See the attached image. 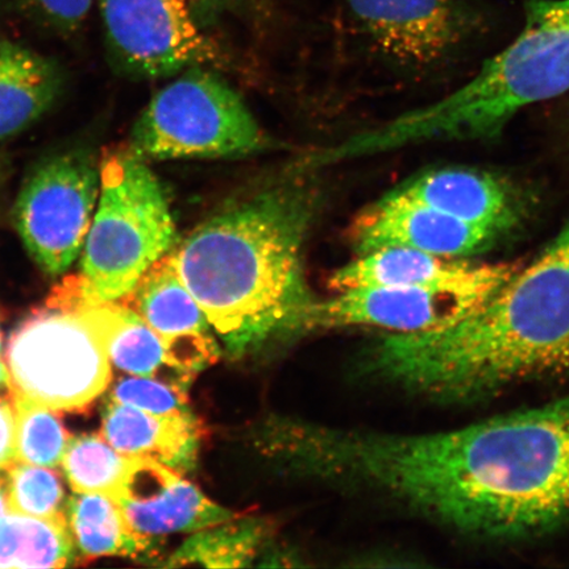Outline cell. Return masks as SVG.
Here are the masks:
<instances>
[{
  "label": "cell",
  "mask_w": 569,
  "mask_h": 569,
  "mask_svg": "<svg viewBox=\"0 0 569 569\" xmlns=\"http://www.w3.org/2000/svg\"><path fill=\"white\" fill-rule=\"evenodd\" d=\"M66 518L73 540L76 566L101 557L152 559L153 547L128 526L118 502L101 493H78L66 505Z\"/></svg>",
  "instance_id": "20"
},
{
  "label": "cell",
  "mask_w": 569,
  "mask_h": 569,
  "mask_svg": "<svg viewBox=\"0 0 569 569\" xmlns=\"http://www.w3.org/2000/svg\"><path fill=\"white\" fill-rule=\"evenodd\" d=\"M569 91V0H528L518 38L440 101L358 137L362 153L496 137L519 112Z\"/></svg>",
  "instance_id": "4"
},
{
  "label": "cell",
  "mask_w": 569,
  "mask_h": 569,
  "mask_svg": "<svg viewBox=\"0 0 569 569\" xmlns=\"http://www.w3.org/2000/svg\"><path fill=\"white\" fill-rule=\"evenodd\" d=\"M76 565L66 516L7 515L0 521V569L63 568Z\"/></svg>",
  "instance_id": "21"
},
{
  "label": "cell",
  "mask_w": 569,
  "mask_h": 569,
  "mask_svg": "<svg viewBox=\"0 0 569 569\" xmlns=\"http://www.w3.org/2000/svg\"><path fill=\"white\" fill-rule=\"evenodd\" d=\"M132 461L102 437L80 436L70 439L61 466L76 493H101L116 500Z\"/></svg>",
  "instance_id": "23"
},
{
  "label": "cell",
  "mask_w": 569,
  "mask_h": 569,
  "mask_svg": "<svg viewBox=\"0 0 569 569\" xmlns=\"http://www.w3.org/2000/svg\"><path fill=\"white\" fill-rule=\"evenodd\" d=\"M10 513L9 493H7V482L4 471L0 476V521Z\"/></svg>",
  "instance_id": "30"
},
{
  "label": "cell",
  "mask_w": 569,
  "mask_h": 569,
  "mask_svg": "<svg viewBox=\"0 0 569 569\" xmlns=\"http://www.w3.org/2000/svg\"><path fill=\"white\" fill-rule=\"evenodd\" d=\"M517 270L511 266H475L462 259L443 258L417 249L387 247L360 254L358 260L338 269L331 277L330 287L337 291L365 287H502Z\"/></svg>",
  "instance_id": "14"
},
{
  "label": "cell",
  "mask_w": 569,
  "mask_h": 569,
  "mask_svg": "<svg viewBox=\"0 0 569 569\" xmlns=\"http://www.w3.org/2000/svg\"><path fill=\"white\" fill-rule=\"evenodd\" d=\"M3 471L11 513L39 518L66 516V492L59 473L18 460Z\"/></svg>",
  "instance_id": "25"
},
{
  "label": "cell",
  "mask_w": 569,
  "mask_h": 569,
  "mask_svg": "<svg viewBox=\"0 0 569 569\" xmlns=\"http://www.w3.org/2000/svg\"><path fill=\"white\" fill-rule=\"evenodd\" d=\"M101 308L106 351L113 367L189 390L196 376L170 361L163 339L144 319L119 301H103Z\"/></svg>",
  "instance_id": "19"
},
{
  "label": "cell",
  "mask_w": 569,
  "mask_h": 569,
  "mask_svg": "<svg viewBox=\"0 0 569 569\" xmlns=\"http://www.w3.org/2000/svg\"><path fill=\"white\" fill-rule=\"evenodd\" d=\"M500 234L405 201L393 193L362 211L352 227V241L359 254L380 248L405 247L443 258L462 259L487 251Z\"/></svg>",
  "instance_id": "13"
},
{
  "label": "cell",
  "mask_w": 569,
  "mask_h": 569,
  "mask_svg": "<svg viewBox=\"0 0 569 569\" xmlns=\"http://www.w3.org/2000/svg\"><path fill=\"white\" fill-rule=\"evenodd\" d=\"M176 223L158 176L137 153L101 162V190L82 249V276L103 301H118L174 246Z\"/></svg>",
  "instance_id": "5"
},
{
  "label": "cell",
  "mask_w": 569,
  "mask_h": 569,
  "mask_svg": "<svg viewBox=\"0 0 569 569\" xmlns=\"http://www.w3.org/2000/svg\"><path fill=\"white\" fill-rule=\"evenodd\" d=\"M377 372L411 390L465 401L569 369V222L536 261L487 301L437 329L391 332Z\"/></svg>",
  "instance_id": "2"
},
{
  "label": "cell",
  "mask_w": 569,
  "mask_h": 569,
  "mask_svg": "<svg viewBox=\"0 0 569 569\" xmlns=\"http://www.w3.org/2000/svg\"><path fill=\"white\" fill-rule=\"evenodd\" d=\"M316 204L305 188L269 190L216 213L170 251L231 359L302 327L315 302L302 248Z\"/></svg>",
  "instance_id": "3"
},
{
  "label": "cell",
  "mask_w": 569,
  "mask_h": 569,
  "mask_svg": "<svg viewBox=\"0 0 569 569\" xmlns=\"http://www.w3.org/2000/svg\"><path fill=\"white\" fill-rule=\"evenodd\" d=\"M130 529L154 549L159 539L238 518L160 461L133 458L116 498Z\"/></svg>",
  "instance_id": "11"
},
{
  "label": "cell",
  "mask_w": 569,
  "mask_h": 569,
  "mask_svg": "<svg viewBox=\"0 0 569 569\" xmlns=\"http://www.w3.org/2000/svg\"><path fill=\"white\" fill-rule=\"evenodd\" d=\"M54 63L24 47L0 41V141L17 137L51 109L60 94Z\"/></svg>",
  "instance_id": "17"
},
{
  "label": "cell",
  "mask_w": 569,
  "mask_h": 569,
  "mask_svg": "<svg viewBox=\"0 0 569 569\" xmlns=\"http://www.w3.org/2000/svg\"><path fill=\"white\" fill-rule=\"evenodd\" d=\"M202 427L193 416H154L110 400L102 412L101 437L120 453L162 462L177 472L197 465Z\"/></svg>",
  "instance_id": "16"
},
{
  "label": "cell",
  "mask_w": 569,
  "mask_h": 569,
  "mask_svg": "<svg viewBox=\"0 0 569 569\" xmlns=\"http://www.w3.org/2000/svg\"><path fill=\"white\" fill-rule=\"evenodd\" d=\"M390 193L500 233L513 229L521 213L515 191L507 182L475 169L431 170Z\"/></svg>",
  "instance_id": "15"
},
{
  "label": "cell",
  "mask_w": 569,
  "mask_h": 569,
  "mask_svg": "<svg viewBox=\"0 0 569 569\" xmlns=\"http://www.w3.org/2000/svg\"><path fill=\"white\" fill-rule=\"evenodd\" d=\"M107 47L134 78H163L218 59L190 0H98Z\"/></svg>",
  "instance_id": "9"
},
{
  "label": "cell",
  "mask_w": 569,
  "mask_h": 569,
  "mask_svg": "<svg viewBox=\"0 0 569 569\" xmlns=\"http://www.w3.org/2000/svg\"><path fill=\"white\" fill-rule=\"evenodd\" d=\"M501 287L465 288L365 287L340 291L325 302H312L302 327H380L393 332L437 329L487 301Z\"/></svg>",
  "instance_id": "10"
},
{
  "label": "cell",
  "mask_w": 569,
  "mask_h": 569,
  "mask_svg": "<svg viewBox=\"0 0 569 569\" xmlns=\"http://www.w3.org/2000/svg\"><path fill=\"white\" fill-rule=\"evenodd\" d=\"M17 422L12 401L0 398V471L16 460Z\"/></svg>",
  "instance_id": "28"
},
{
  "label": "cell",
  "mask_w": 569,
  "mask_h": 569,
  "mask_svg": "<svg viewBox=\"0 0 569 569\" xmlns=\"http://www.w3.org/2000/svg\"><path fill=\"white\" fill-rule=\"evenodd\" d=\"M101 166L84 151L42 161L21 189L13 223L21 240L49 276H59L82 253L94 218Z\"/></svg>",
  "instance_id": "8"
},
{
  "label": "cell",
  "mask_w": 569,
  "mask_h": 569,
  "mask_svg": "<svg viewBox=\"0 0 569 569\" xmlns=\"http://www.w3.org/2000/svg\"><path fill=\"white\" fill-rule=\"evenodd\" d=\"M303 468L345 475L462 532L519 538L569 521V396L423 436L303 432Z\"/></svg>",
  "instance_id": "1"
},
{
  "label": "cell",
  "mask_w": 569,
  "mask_h": 569,
  "mask_svg": "<svg viewBox=\"0 0 569 569\" xmlns=\"http://www.w3.org/2000/svg\"><path fill=\"white\" fill-rule=\"evenodd\" d=\"M17 422L16 460L47 468L61 465L71 437L52 409L12 389Z\"/></svg>",
  "instance_id": "24"
},
{
  "label": "cell",
  "mask_w": 569,
  "mask_h": 569,
  "mask_svg": "<svg viewBox=\"0 0 569 569\" xmlns=\"http://www.w3.org/2000/svg\"><path fill=\"white\" fill-rule=\"evenodd\" d=\"M0 391L12 395L10 373L7 371L2 360H0Z\"/></svg>",
  "instance_id": "31"
},
{
  "label": "cell",
  "mask_w": 569,
  "mask_h": 569,
  "mask_svg": "<svg viewBox=\"0 0 569 569\" xmlns=\"http://www.w3.org/2000/svg\"><path fill=\"white\" fill-rule=\"evenodd\" d=\"M92 296L78 311H34L7 347L11 387L56 411L83 410L111 380L101 303Z\"/></svg>",
  "instance_id": "6"
},
{
  "label": "cell",
  "mask_w": 569,
  "mask_h": 569,
  "mask_svg": "<svg viewBox=\"0 0 569 569\" xmlns=\"http://www.w3.org/2000/svg\"><path fill=\"white\" fill-rule=\"evenodd\" d=\"M356 23L391 59L415 66L442 60L469 27L462 0H346Z\"/></svg>",
  "instance_id": "12"
},
{
  "label": "cell",
  "mask_w": 569,
  "mask_h": 569,
  "mask_svg": "<svg viewBox=\"0 0 569 569\" xmlns=\"http://www.w3.org/2000/svg\"><path fill=\"white\" fill-rule=\"evenodd\" d=\"M0 351H2V343H0Z\"/></svg>",
  "instance_id": "32"
},
{
  "label": "cell",
  "mask_w": 569,
  "mask_h": 569,
  "mask_svg": "<svg viewBox=\"0 0 569 569\" xmlns=\"http://www.w3.org/2000/svg\"><path fill=\"white\" fill-rule=\"evenodd\" d=\"M266 146L264 132L223 78L193 67L161 89L132 132L141 159L240 158Z\"/></svg>",
  "instance_id": "7"
},
{
  "label": "cell",
  "mask_w": 569,
  "mask_h": 569,
  "mask_svg": "<svg viewBox=\"0 0 569 569\" xmlns=\"http://www.w3.org/2000/svg\"><path fill=\"white\" fill-rule=\"evenodd\" d=\"M190 3L199 12H202V16L212 17L233 9L240 3V0H190Z\"/></svg>",
  "instance_id": "29"
},
{
  "label": "cell",
  "mask_w": 569,
  "mask_h": 569,
  "mask_svg": "<svg viewBox=\"0 0 569 569\" xmlns=\"http://www.w3.org/2000/svg\"><path fill=\"white\" fill-rule=\"evenodd\" d=\"M267 537L266 525L256 519L231 521L197 531L169 557L166 567H249Z\"/></svg>",
  "instance_id": "22"
},
{
  "label": "cell",
  "mask_w": 569,
  "mask_h": 569,
  "mask_svg": "<svg viewBox=\"0 0 569 569\" xmlns=\"http://www.w3.org/2000/svg\"><path fill=\"white\" fill-rule=\"evenodd\" d=\"M110 400L154 416H193L187 389L152 377H119L113 383Z\"/></svg>",
  "instance_id": "26"
},
{
  "label": "cell",
  "mask_w": 569,
  "mask_h": 569,
  "mask_svg": "<svg viewBox=\"0 0 569 569\" xmlns=\"http://www.w3.org/2000/svg\"><path fill=\"white\" fill-rule=\"evenodd\" d=\"M26 10L60 32H74L87 20L94 0H19Z\"/></svg>",
  "instance_id": "27"
},
{
  "label": "cell",
  "mask_w": 569,
  "mask_h": 569,
  "mask_svg": "<svg viewBox=\"0 0 569 569\" xmlns=\"http://www.w3.org/2000/svg\"><path fill=\"white\" fill-rule=\"evenodd\" d=\"M118 301L137 312L161 338L213 333L201 306L177 273L170 252L156 261L130 293Z\"/></svg>",
  "instance_id": "18"
}]
</instances>
